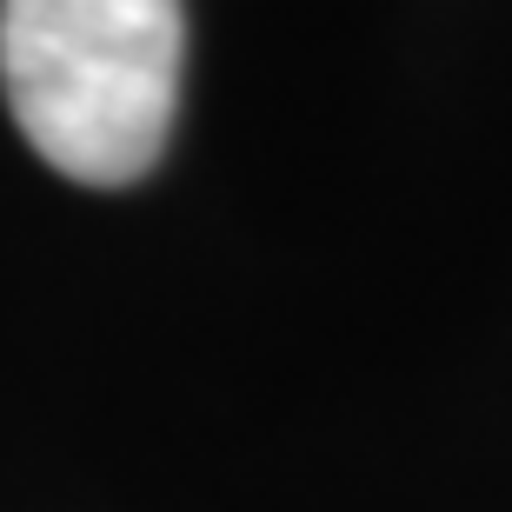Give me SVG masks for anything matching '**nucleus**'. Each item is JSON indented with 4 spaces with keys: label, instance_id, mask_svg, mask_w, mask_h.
Wrapping results in <instances>:
<instances>
[{
    "label": "nucleus",
    "instance_id": "nucleus-1",
    "mask_svg": "<svg viewBox=\"0 0 512 512\" xmlns=\"http://www.w3.org/2000/svg\"><path fill=\"white\" fill-rule=\"evenodd\" d=\"M180 0H0V87L27 147L80 187H133L180 107Z\"/></svg>",
    "mask_w": 512,
    "mask_h": 512
}]
</instances>
